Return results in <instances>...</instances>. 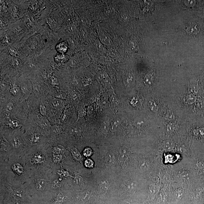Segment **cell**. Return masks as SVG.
Here are the masks:
<instances>
[{
    "instance_id": "obj_1",
    "label": "cell",
    "mask_w": 204,
    "mask_h": 204,
    "mask_svg": "<svg viewBox=\"0 0 204 204\" xmlns=\"http://www.w3.org/2000/svg\"><path fill=\"white\" fill-rule=\"evenodd\" d=\"M121 123V120L119 118H115L113 121L110 125V131L112 132H116L120 127Z\"/></svg>"
},
{
    "instance_id": "obj_2",
    "label": "cell",
    "mask_w": 204,
    "mask_h": 204,
    "mask_svg": "<svg viewBox=\"0 0 204 204\" xmlns=\"http://www.w3.org/2000/svg\"><path fill=\"white\" fill-rule=\"evenodd\" d=\"M51 102L53 107L58 110H61L63 107L64 103L63 101L60 99L53 98L51 100Z\"/></svg>"
},
{
    "instance_id": "obj_3",
    "label": "cell",
    "mask_w": 204,
    "mask_h": 204,
    "mask_svg": "<svg viewBox=\"0 0 204 204\" xmlns=\"http://www.w3.org/2000/svg\"><path fill=\"white\" fill-rule=\"evenodd\" d=\"M163 147L164 149L166 151H172L174 148L175 144L172 140L167 139L164 141Z\"/></svg>"
},
{
    "instance_id": "obj_4",
    "label": "cell",
    "mask_w": 204,
    "mask_h": 204,
    "mask_svg": "<svg viewBox=\"0 0 204 204\" xmlns=\"http://www.w3.org/2000/svg\"><path fill=\"white\" fill-rule=\"evenodd\" d=\"M160 190V187L155 184L150 185L149 188V193L151 196H155Z\"/></svg>"
},
{
    "instance_id": "obj_5",
    "label": "cell",
    "mask_w": 204,
    "mask_h": 204,
    "mask_svg": "<svg viewBox=\"0 0 204 204\" xmlns=\"http://www.w3.org/2000/svg\"><path fill=\"white\" fill-rule=\"evenodd\" d=\"M139 167L141 170L147 171L149 169L150 167V164L148 161L145 160H141L139 163Z\"/></svg>"
},
{
    "instance_id": "obj_6",
    "label": "cell",
    "mask_w": 204,
    "mask_h": 204,
    "mask_svg": "<svg viewBox=\"0 0 204 204\" xmlns=\"http://www.w3.org/2000/svg\"><path fill=\"white\" fill-rule=\"evenodd\" d=\"M11 144L14 148H18L20 147L22 144V142L20 137L15 136L13 138L11 141Z\"/></svg>"
},
{
    "instance_id": "obj_7",
    "label": "cell",
    "mask_w": 204,
    "mask_h": 204,
    "mask_svg": "<svg viewBox=\"0 0 204 204\" xmlns=\"http://www.w3.org/2000/svg\"><path fill=\"white\" fill-rule=\"evenodd\" d=\"M106 161L109 165H113L115 163V157L112 153L107 154L106 158Z\"/></svg>"
},
{
    "instance_id": "obj_8",
    "label": "cell",
    "mask_w": 204,
    "mask_h": 204,
    "mask_svg": "<svg viewBox=\"0 0 204 204\" xmlns=\"http://www.w3.org/2000/svg\"><path fill=\"white\" fill-rule=\"evenodd\" d=\"M83 128L81 126L77 124L74 126L70 131L71 134L75 135L81 133L83 131Z\"/></svg>"
},
{
    "instance_id": "obj_9",
    "label": "cell",
    "mask_w": 204,
    "mask_h": 204,
    "mask_svg": "<svg viewBox=\"0 0 204 204\" xmlns=\"http://www.w3.org/2000/svg\"><path fill=\"white\" fill-rule=\"evenodd\" d=\"M110 128V126L109 122L107 121H104L101 124V131L104 135L107 134Z\"/></svg>"
},
{
    "instance_id": "obj_10",
    "label": "cell",
    "mask_w": 204,
    "mask_h": 204,
    "mask_svg": "<svg viewBox=\"0 0 204 204\" xmlns=\"http://www.w3.org/2000/svg\"><path fill=\"white\" fill-rule=\"evenodd\" d=\"M148 106L151 111L153 112H157L158 109V106L155 102L153 100H150L148 103Z\"/></svg>"
},
{
    "instance_id": "obj_11",
    "label": "cell",
    "mask_w": 204,
    "mask_h": 204,
    "mask_svg": "<svg viewBox=\"0 0 204 204\" xmlns=\"http://www.w3.org/2000/svg\"><path fill=\"white\" fill-rule=\"evenodd\" d=\"M46 186V182L44 180H40L38 181L36 185V188L39 191H42L44 189Z\"/></svg>"
},
{
    "instance_id": "obj_12",
    "label": "cell",
    "mask_w": 204,
    "mask_h": 204,
    "mask_svg": "<svg viewBox=\"0 0 204 204\" xmlns=\"http://www.w3.org/2000/svg\"><path fill=\"white\" fill-rule=\"evenodd\" d=\"M7 125L11 128H17L19 126L20 123L17 120L13 119H8L7 122Z\"/></svg>"
},
{
    "instance_id": "obj_13",
    "label": "cell",
    "mask_w": 204,
    "mask_h": 204,
    "mask_svg": "<svg viewBox=\"0 0 204 204\" xmlns=\"http://www.w3.org/2000/svg\"><path fill=\"white\" fill-rule=\"evenodd\" d=\"M13 169L14 171L17 174H21L23 171L22 167L19 164H14L13 166Z\"/></svg>"
},
{
    "instance_id": "obj_14",
    "label": "cell",
    "mask_w": 204,
    "mask_h": 204,
    "mask_svg": "<svg viewBox=\"0 0 204 204\" xmlns=\"http://www.w3.org/2000/svg\"><path fill=\"white\" fill-rule=\"evenodd\" d=\"M145 123V120L142 118H138L136 119L134 122L135 126L138 127H141Z\"/></svg>"
},
{
    "instance_id": "obj_15",
    "label": "cell",
    "mask_w": 204,
    "mask_h": 204,
    "mask_svg": "<svg viewBox=\"0 0 204 204\" xmlns=\"http://www.w3.org/2000/svg\"><path fill=\"white\" fill-rule=\"evenodd\" d=\"M71 152L73 156L76 158L78 160H81L82 158L81 155L77 149L74 148H73L71 149Z\"/></svg>"
},
{
    "instance_id": "obj_16",
    "label": "cell",
    "mask_w": 204,
    "mask_h": 204,
    "mask_svg": "<svg viewBox=\"0 0 204 204\" xmlns=\"http://www.w3.org/2000/svg\"><path fill=\"white\" fill-rule=\"evenodd\" d=\"M56 49L60 52H64L67 49V47L65 44L61 43L57 45Z\"/></svg>"
},
{
    "instance_id": "obj_17",
    "label": "cell",
    "mask_w": 204,
    "mask_h": 204,
    "mask_svg": "<svg viewBox=\"0 0 204 204\" xmlns=\"http://www.w3.org/2000/svg\"><path fill=\"white\" fill-rule=\"evenodd\" d=\"M41 136L39 134H35L31 136V141L33 142H38L40 139Z\"/></svg>"
},
{
    "instance_id": "obj_18",
    "label": "cell",
    "mask_w": 204,
    "mask_h": 204,
    "mask_svg": "<svg viewBox=\"0 0 204 204\" xmlns=\"http://www.w3.org/2000/svg\"><path fill=\"white\" fill-rule=\"evenodd\" d=\"M120 155L122 158H124L128 155V150L126 148L122 147L120 150Z\"/></svg>"
},
{
    "instance_id": "obj_19",
    "label": "cell",
    "mask_w": 204,
    "mask_h": 204,
    "mask_svg": "<svg viewBox=\"0 0 204 204\" xmlns=\"http://www.w3.org/2000/svg\"><path fill=\"white\" fill-rule=\"evenodd\" d=\"M187 103L189 104L193 103H194L196 100V98L195 96L192 95H189L186 97Z\"/></svg>"
},
{
    "instance_id": "obj_20",
    "label": "cell",
    "mask_w": 204,
    "mask_h": 204,
    "mask_svg": "<svg viewBox=\"0 0 204 204\" xmlns=\"http://www.w3.org/2000/svg\"><path fill=\"white\" fill-rule=\"evenodd\" d=\"M127 184L126 187L129 189L131 190L135 189V188L136 187V183L135 182H133V181L129 182Z\"/></svg>"
},
{
    "instance_id": "obj_21",
    "label": "cell",
    "mask_w": 204,
    "mask_h": 204,
    "mask_svg": "<svg viewBox=\"0 0 204 204\" xmlns=\"http://www.w3.org/2000/svg\"><path fill=\"white\" fill-rule=\"evenodd\" d=\"M183 195V191L181 189H178L175 192V197L178 199H181Z\"/></svg>"
},
{
    "instance_id": "obj_22",
    "label": "cell",
    "mask_w": 204,
    "mask_h": 204,
    "mask_svg": "<svg viewBox=\"0 0 204 204\" xmlns=\"http://www.w3.org/2000/svg\"><path fill=\"white\" fill-rule=\"evenodd\" d=\"M39 110H40V112L41 115L45 116L46 115L47 109L46 107L44 105H40V107H39Z\"/></svg>"
},
{
    "instance_id": "obj_23",
    "label": "cell",
    "mask_w": 204,
    "mask_h": 204,
    "mask_svg": "<svg viewBox=\"0 0 204 204\" xmlns=\"http://www.w3.org/2000/svg\"><path fill=\"white\" fill-rule=\"evenodd\" d=\"M84 155L86 156H89L91 155L92 154V151L90 148H85L83 152Z\"/></svg>"
},
{
    "instance_id": "obj_24",
    "label": "cell",
    "mask_w": 204,
    "mask_h": 204,
    "mask_svg": "<svg viewBox=\"0 0 204 204\" xmlns=\"http://www.w3.org/2000/svg\"><path fill=\"white\" fill-rule=\"evenodd\" d=\"M94 163L91 159H87L85 162V165L87 167L90 168L93 166Z\"/></svg>"
},
{
    "instance_id": "obj_25",
    "label": "cell",
    "mask_w": 204,
    "mask_h": 204,
    "mask_svg": "<svg viewBox=\"0 0 204 204\" xmlns=\"http://www.w3.org/2000/svg\"><path fill=\"white\" fill-rule=\"evenodd\" d=\"M14 105L13 103H9L6 106V110L8 112H11L14 109Z\"/></svg>"
},
{
    "instance_id": "obj_26",
    "label": "cell",
    "mask_w": 204,
    "mask_h": 204,
    "mask_svg": "<svg viewBox=\"0 0 204 204\" xmlns=\"http://www.w3.org/2000/svg\"><path fill=\"white\" fill-rule=\"evenodd\" d=\"M19 88L17 87H14L12 88L11 90V93H12L14 95H17V94L19 93Z\"/></svg>"
},
{
    "instance_id": "obj_27",
    "label": "cell",
    "mask_w": 204,
    "mask_h": 204,
    "mask_svg": "<svg viewBox=\"0 0 204 204\" xmlns=\"http://www.w3.org/2000/svg\"><path fill=\"white\" fill-rule=\"evenodd\" d=\"M108 184H107L106 183H103L100 185L99 188H100L101 191H107L108 189Z\"/></svg>"
},
{
    "instance_id": "obj_28",
    "label": "cell",
    "mask_w": 204,
    "mask_h": 204,
    "mask_svg": "<svg viewBox=\"0 0 204 204\" xmlns=\"http://www.w3.org/2000/svg\"><path fill=\"white\" fill-rule=\"evenodd\" d=\"M52 131L53 132L56 134H60V127L57 126H54L52 127Z\"/></svg>"
},
{
    "instance_id": "obj_29",
    "label": "cell",
    "mask_w": 204,
    "mask_h": 204,
    "mask_svg": "<svg viewBox=\"0 0 204 204\" xmlns=\"http://www.w3.org/2000/svg\"><path fill=\"white\" fill-rule=\"evenodd\" d=\"M174 126H175L173 124H169L168 127H167L168 131L169 132L173 131L174 129Z\"/></svg>"
},
{
    "instance_id": "obj_30",
    "label": "cell",
    "mask_w": 204,
    "mask_h": 204,
    "mask_svg": "<svg viewBox=\"0 0 204 204\" xmlns=\"http://www.w3.org/2000/svg\"><path fill=\"white\" fill-rule=\"evenodd\" d=\"M166 117L168 119H173V115L172 113L169 112V113H167Z\"/></svg>"
},
{
    "instance_id": "obj_31",
    "label": "cell",
    "mask_w": 204,
    "mask_h": 204,
    "mask_svg": "<svg viewBox=\"0 0 204 204\" xmlns=\"http://www.w3.org/2000/svg\"><path fill=\"white\" fill-rule=\"evenodd\" d=\"M123 204H129H129H128V203H127L126 202L124 203H123Z\"/></svg>"
}]
</instances>
